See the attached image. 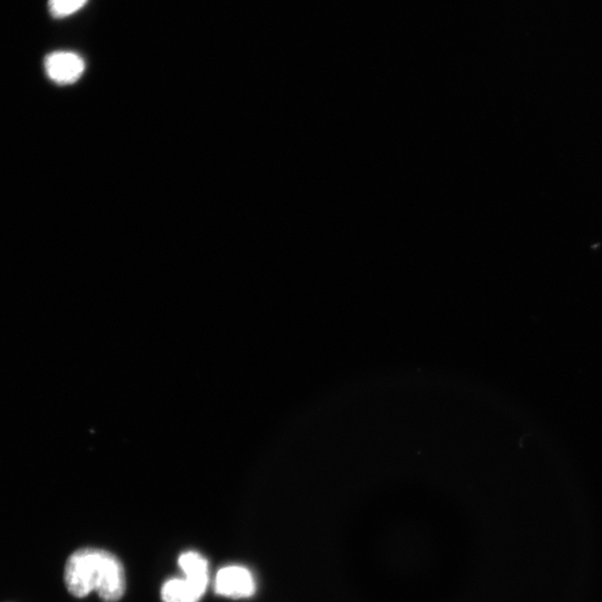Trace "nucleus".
I'll return each instance as SVG.
<instances>
[{
  "label": "nucleus",
  "mask_w": 602,
  "mask_h": 602,
  "mask_svg": "<svg viewBox=\"0 0 602 602\" xmlns=\"http://www.w3.org/2000/svg\"><path fill=\"white\" fill-rule=\"evenodd\" d=\"M64 582L75 598L97 592L106 602H118L126 591L123 564L115 554L99 548H82L71 554Z\"/></svg>",
  "instance_id": "nucleus-1"
},
{
  "label": "nucleus",
  "mask_w": 602,
  "mask_h": 602,
  "mask_svg": "<svg viewBox=\"0 0 602 602\" xmlns=\"http://www.w3.org/2000/svg\"><path fill=\"white\" fill-rule=\"evenodd\" d=\"M216 594L229 599H249L257 591L254 574L245 566L228 565L219 569L214 577Z\"/></svg>",
  "instance_id": "nucleus-2"
},
{
  "label": "nucleus",
  "mask_w": 602,
  "mask_h": 602,
  "mask_svg": "<svg viewBox=\"0 0 602 602\" xmlns=\"http://www.w3.org/2000/svg\"><path fill=\"white\" fill-rule=\"evenodd\" d=\"M45 71L57 84L75 83L85 71L83 59L73 52H54L45 59Z\"/></svg>",
  "instance_id": "nucleus-3"
},
{
  "label": "nucleus",
  "mask_w": 602,
  "mask_h": 602,
  "mask_svg": "<svg viewBox=\"0 0 602 602\" xmlns=\"http://www.w3.org/2000/svg\"><path fill=\"white\" fill-rule=\"evenodd\" d=\"M177 566L189 582L204 593L210 583L209 563L204 555L195 550L184 551L179 555Z\"/></svg>",
  "instance_id": "nucleus-4"
},
{
  "label": "nucleus",
  "mask_w": 602,
  "mask_h": 602,
  "mask_svg": "<svg viewBox=\"0 0 602 602\" xmlns=\"http://www.w3.org/2000/svg\"><path fill=\"white\" fill-rule=\"evenodd\" d=\"M163 602H200L206 593L185 578H170L161 587Z\"/></svg>",
  "instance_id": "nucleus-5"
},
{
  "label": "nucleus",
  "mask_w": 602,
  "mask_h": 602,
  "mask_svg": "<svg viewBox=\"0 0 602 602\" xmlns=\"http://www.w3.org/2000/svg\"><path fill=\"white\" fill-rule=\"evenodd\" d=\"M86 3L87 0H50L49 8L54 17L65 19L82 10Z\"/></svg>",
  "instance_id": "nucleus-6"
}]
</instances>
